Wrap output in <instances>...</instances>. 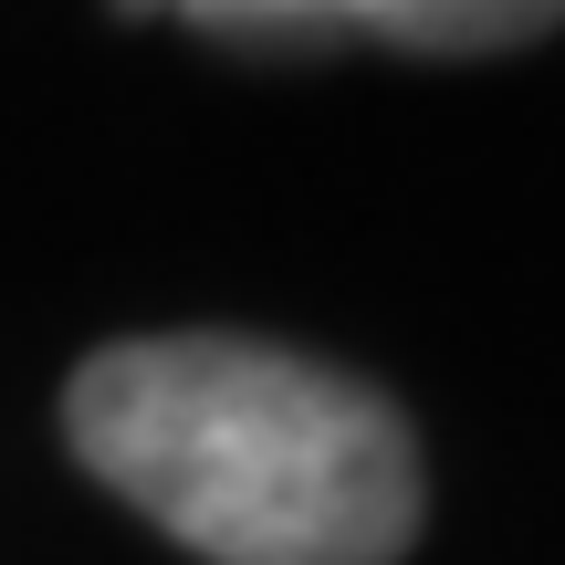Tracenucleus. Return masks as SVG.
<instances>
[{
    "mask_svg": "<svg viewBox=\"0 0 565 565\" xmlns=\"http://www.w3.org/2000/svg\"><path fill=\"white\" fill-rule=\"evenodd\" d=\"M84 471L210 565H398L419 545V440L345 366L263 335H137L63 387Z\"/></svg>",
    "mask_w": 565,
    "mask_h": 565,
    "instance_id": "obj_1",
    "label": "nucleus"
},
{
    "mask_svg": "<svg viewBox=\"0 0 565 565\" xmlns=\"http://www.w3.org/2000/svg\"><path fill=\"white\" fill-rule=\"evenodd\" d=\"M116 11H179L221 42H398V53H513L555 32L565 0H116Z\"/></svg>",
    "mask_w": 565,
    "mask_h": 565,
    "instance_id": "obj_2",
    "label": "nucleus"
}]
</instances>
